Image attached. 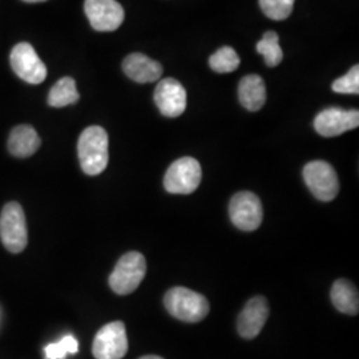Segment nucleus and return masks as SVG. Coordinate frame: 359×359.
<instances>
[{
	"instance_id": "1",
	"label": "nucleus",
	"mask_w": 359,
	"mask_h": 359,
	"mask_svg": "<svg viewBox=\"0 0 359 359\" xmlns=\"http://www.w3.org/2000/svg\"><path fill=\"white\" fill-rule=\"evenodd\" d=\"M77 154L83 172L88 176L103 173L108 165V133L99 126L84 129L77 142Z\"/></svg>"
},
{
	"instance_id": "2",
	"label": "nucleus",
	"mask_w": 359,
	"mask_h": 359,
	"mask_svg": "<svg viewBox=\"0 0 359 359\" xmlns=\"http://www.w3.org/2000/svg\"><path fill=\"white\" fill-rule=\"evenodd\" d=\"M164 305L170 316L189 323L203 321L209 314V302L205 297L188 287L179 286L168 290Z\"/></svg>"
},
{
	"instance_id": "3",
	"label": "nucleus",
	"mask_w": 359,
	"mask_h": 359,
	"mask_svg": "<svg viewBox=\"0 0 359 359\" xmlns=\"http://www.w3.org/2000/svg\"><path fill=\"white\" fill-rule=\"evenodd\" d=\"M0 240L13 255L22 253L28 244L25 210L18 203L6 204L0 215Z\"/></svg>"
},
{
	"instance_id": "4",
	"label": "nucleus",
	"mask_w": 359,
	"mask_h": 359,
	"mask_svg": "<svg viewBox=\"0 0 359 359\" xmlns=\"http://www.w3.org/2000/svg\"><path fill=\"white\" fill-rule=\"evenodd\" d=\"M145 273L147 261L142 253L129 252L117 261L109 276V286L116 294H130L140 286Z\"/></svg>"
},
{
	"instance_id": "5",
	"label": "nucleus",
	"mask_w": 359,
	"mask_h": 359,
	"mask_svg": "<svg viewBox=\"0 0 359 359\" xmlns=\"http://www.w3.org/2000/svg\"><path fill=\"white\" fill-rule=\"evenodd\" d=\"M201 177L200 163L193 157H181L168 168L164 187L173 194H191L198 188Z\"/></svg>"
},
{
	"instance_id": "6",
	"label": "nucleus",
	"mask_w": 359,
	"mask_h": 359,
	"mask_svg": "<svg viewBox=\"0 0 359 359\" xmlns=\"http://www.w3.org/2000/svg\"><path fill=\"white\" fill-rule=\"evenodd\" d=\"M128 351L126 325L121 321L103 326L93 339L92 354L96 359H121Z\"/></svg>"
},
{
	"instance_id": "7",
	"label": "nucleus",
	"mask_w": 359,
	"mask_h": 359,
	"mask_svg": "<svg viewBox=\"0 0 359 359\" xmlns=\"http://www.w3.org/2000/svg\"><path fill=\"white\" fill-rule=\"evenodd\" d=\"M304 179L310 192L320 201H333L339 192V180L334 168L326 161H311L304 168Z\"/></svg>"
},
{
	"instance_id": "8",
	"label": "nucleus",
	"mask_w": 359,
	"mask_h": 359,
	"mask_svg": "<svg viewBox=\"0 0 359 359\" xmlns=\"http://www.w3.org/2000/svg\"><path fill=\"white\" fill-rule=\"evenodd\" d=\"M13 72L28 84H40L47 77V67L29 43L16 44L10 55Z\"/></svg>"
},
{
	"instance_id": "9",
	"label": "nucleus",
	"mask_w": 359,
	"mask_h": 359,
	"mask_svg": "<svg viewBox=\"0 0 359 359\" xmlns=\"http://www.w3.org/2000/svg\"><path fill=\"white\" fill-rule=\"evenodd\" d=\"M229 215L234 226L244 231H253L259 228L264 210L261 200L255 193L238 192L231 197Z\"/></svg>"
},
{
	"instance_id": "10",
	"label": "nucleus",
	"mask_w": 359,
	"mask_h": 359,
	"mask_svg": "<svg viewBox=\"0 0 359 359\" xmlns=\"http://www.w3.org/2000/svg\"><path fill=\"white\" fill-rule=\"evenodd\" d=\"M84 11L90 26L99 32H112L123 25L126 13L116 0H86Z\"/></svg>"
},
{
	"instance_id": "11",
	"label": "nucleus",
	"mask_w": 359,
	"mask_h": 359,
	"mask_svg": "<svg viewBox=\"0 0 359 359\" xmlns=\"http://www.w3.org/2000/svg\"><path fill=\"white\" fill-rule=\"evenodd\" d=\"M154 103L165 117H179L187 109V90L179 80L173 77L163 79L154 95Z\"/></svg>"
},
{
	"instance_id": "12",
	"label": "nucleus",
	"mask_w": 359,
	"mask_h": 359,
	"mask_svg": "<svg viewBox=\"0 0 359 359\" xmlns=\"http://www.w3.org/2000/svg\"><path fill=\"white\" fill-rule=\"evenodd\" d=\"M359 112L345 111L341 108H327L318 114L314 120V129L323 137H335L345 132L358 128Z\"/></svg>"
},
{
	"instance_id": "13",
	"label": "nucleus",
	"mask_w": 359,
	"mask_h": 359,
	"mask_svg": "<svg viewBox=\"0 0 359 359\" xmlns=\"http://www.w3.org/2000/svg\"><path fill=\"white\" fill-rule=\"evenodd\" d=\"M269 317V305L265 297L257 295L248 301L238 316L237 330L245 339H253L261 333Z\"/></svg>"
},
{
	"instance_id": "14",
	"label": "nucleus",
	"mask_w": 359,
	"mask_h": 359,
	"mask_svg": "<svg viewBox=\"0 0 359 359\" xmlns=\"http://www.w3.org/2000/svg\"><path fill=\"white\" fill-rule=\"evenodd\" d=\"M123 71L130 80L140 84L154 83L163 76V65L140 52L130 53L124 59Z\"/></svg>"
},
{
	"instance_id": "15",
	"label": "nucleus",
	"mask_w": 359,
	"mask_h": 359,
	"mask_svg": "<svg viewBox=\"0 0 359 359\" xmlns=\"http://www.w3.org/2000/svg\"><path fill=\"white\" fill-rule=\"evenodd\" d=\"M41 145L38 132L31 126H18L11 130L8 137V152L18 157L26 158L36 154Z\"/></svg>"
},
{
	"instance_id": "16",
	"label": "nucleus",
	"mask_w": 359,
	"mask_h": 359,
	"mask_svg": "<svg viewBox=\"0 0 359 359\" xmlns=\"http://www.w3.org/2000/svg\"><path fill=\"white\" fill-rule=\"evenodd\" d=\"M238 99L248 111H259L266 103V86L264 79L258 75L243 77L238 86Z\"/></svg>"
},
{
	"instance_id": "17",
	"label": "nucleus",
	"mask_w": 359,
	"mask_h": 359,
	"mask_svg": "<svg viewBox=\"0 0 359 359\" xmlns=\"http://www.w3.org/2000/svg\"><path fill=\"white\" fill-rule=\"evenodd\" d=\"M332 302L341 313L357 316L359 311L358 290L354 283L345 278L337 280L332 287Z\"/></svg>"
},
{
	"instance_id": "18",
	"label": "nucleus",
	"mask_w": 359,
	"mask_h": 359,
	"mask_svg": "<svg viewBox=\"0 0 359 359\" xmlns=\"http://www.w3.org/2000/svg\"><path fill=\"white\" fill-rule=\"evenodd\" d=\"M80 95L77 92L76 81L72 77H62L53 87H52L47 103L53 108H63L67 105L75 104L79 102Z\"/></svg>"
},
{
	"instance_id": "19",
	"label": "nucleus",
	"mask_w": 359,
	"mask_h": 359,
	"mask_svg": "<svg viewBox=\"0 0 359 359\" xmlns=\"http://www.w3.org/2000/svg\"><path fill=\"white\" fill-rule=\"evenodd\" d=\"M257 52L261 53L268 67H277L283 62V52L280 46V38L277 32L266 31L262 39L257 43Z\"/></svg>"
},
{
	"instance_id": "20",
	"label": "nucleus",
	"mask_w": 359,
	"mask_h": 359,
	"mask_svg": "<svg viewBox=\"0 0 359 359\" xmlns=\"http://www.w3.org/2000/svg\"><path fill=\"white\" fill-rule=\"evenodd\" d=\"M209 65L217 74H231L240 67V56L234 51V48L226 46L210 56Z\"/></svg>"
},
{
	"instance_id": "21",
	"label": "nucleus",
	"mask_w": 359,
	"mask_h": 359,
	"mask_svg": "<svg viewBox=\"0 0 359 359\" xmlns=\"http://www.w3.org/2000/svg\"><path fill=\"white\" fill-rule=\"evenodd\" d=\"M262 13L271 20H285L287 19L294 7L295 0H258Z\"/></svg>"
},
{
	"instance_id": "22",
	"label": "nucleus",
	"mask_w": 359,
	"mask_h": 359,
	"mask_svg": "<svg viewBox=\"0 0 359 359\" xmlns=\"http://www.w3.org/2000/svg\"><path fill=\"white\" fill-rule=\"evenodd\" d=\"M79 342L74 335H65L57 344H50L44 348L46 359H65L67 354H76Z\"/></svg>"
},
{
	"instance_id": "23",
	"label": "nucleus",
	"mask_w": 359,
	"mask_h": 359,
	"mask_svg": "<svg viewBox=\"0 0 359 359\" xmlns=\"http://www.w3.org/2000/svg\"><path fill=\"white\" fill-rule=\"evenodd\" d=\"M332 90L337 93H359V65H354L345 76L337 79L332 84Z\"/></svg>"
},
{
	"instance_id": "24",
	"label": "nucleus",
	"mask_w": 359,
	"mask_h": 359,
	"mask_svg": "<svg viewBox=\"0 0 359 359\" xmlns=\"http://www.w3.org/2000/svg\"><path fill=\"white\" fill-rule=\"evenodd\" d=\"M140 359H164L161 358V357H158V355H144Z\"/></svg>"
},
{
	"instance_id": "25",
	"label": "nucleus",
	"mask_w": 359,
	"mask_h": 359,
	"mask_svg": "<svg viewBox=\"0 0 359 359\" xmlns=\"http://www.w3.org/2000/svg\"><path fill=\"white\" fill-rule=\"evenodd\" d=\"M26 3H43V1H47V0H23Z\"/></svg>"
}]
</instances>
